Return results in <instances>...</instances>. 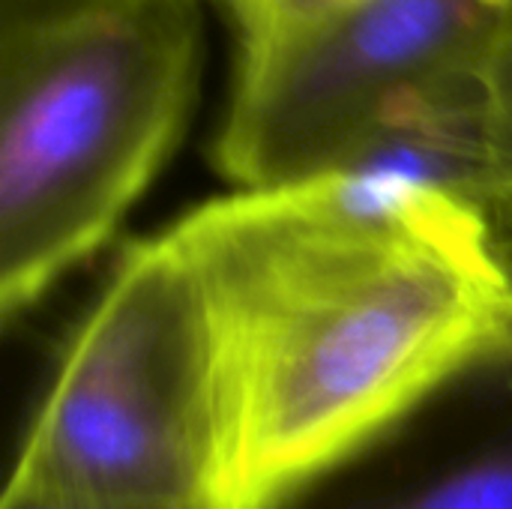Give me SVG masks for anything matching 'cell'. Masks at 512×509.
I'll use <instances>...</instances> for the list:
<instances>
[{
    "instance_id": "obj_1",
    "label": "cell",
    "mask_w": 512,
    "mask_h": 509,
    "mask_svg": "<svg viewBox=\"0 0 512 509\" xmlns=\"http://www.w3.org/2000/svg\"><path fill=\"white\" fill-rule=\"evenodd\" d=\"M213 333L219 509H261L512 330L489 219L327 174L183 216Z\"/></svg>"
},
{
    "instance_id": "obj_2",
    "label": "cell",
    "mask_w": 512,
    "mask_h": 509,
    "mask_svg": "<svg viewBox=\"0 0 512 509\" xmlns=\"http://www.w3.org/2000/svg\"><path fill=\"white\" fill-rule=\"evenodd\" d=\"M201 0H0V312L93 255L177 147Z\"/></svg>"
},
{
    "instance_id": "obj_3",
    "label": "cell",
    "mask_w": 512,
    "mask_h": 509,
    "mask_svg": "<svg viewBox=\"0 0 512 509\" xmlns=\"http://www.w3.org/2000/svg\"><path fill=\"white\" fill-rule=\"evenodd\" d=\"M6 486L219 509V390L198 273L168 234L132 243L75 330Z\"/></svg>"
},
{
    "instance_id": "obj_4",
    "label": "cell",
    "mask_w": 512,
    "mask_h": 509,
    "mask_svg": "<svg viewBox=\"0 0 512 509\" xmlns=\"http://www.w3.org/2000/svg\"><path fill=\"white\" fill-rule=\"evenodd\" d=\"M512 0H363L240 45L216 141L237 189L339 171L402 105L486 72Z\"/></svg>"
},
{
    "instance_id": "obj_5",
    "label": "cell",
    "mask_w": 512,
    "mask_h": 509,
    "mask_svg": "<svg viewBox=\"0 0 512 509\" xmlns=\"http://www.w3.org/2000/svg\"><path fill=\"white\" fill-rule=\"evenodd\" d=\"M261 509H512V330Z\"/></svg>"
},
{
    "instance_id": "obj_6",
    "label": "cell",
    "mask_w": 512,
    "mask_h": 509,
    "mask_svg": "<svg viewBox=\"0 0 512 509\" xmlns=\"http://www.w3.org/2000/svg\"><path fill=\"white\" fill-rule=\"evenodd\" d=\"M486 102H489L495 159L504 183V195L498 204H504L512 195V12L504 36L492 54V63L486 69Z\"/></svg>"
},
{
    "instance_id": "obj_7",
    "label": "cell",
    "mask_w": 512,
    "mask_h": 509,
    "mask_svg": "<svg viewBox=\"0 0 512 509\" xmlns=\"http://www.w3.org/2000/svg\"><path fill=\"white\" fill-rule=\"evenodd\" d=\"M0 509H216V507H168V504H123V501H90V498H60L6 486Z\"/></svg>"
},
{
    "instance_id": "obj_8",
    "label": "cell",
    "mask_w": 512,
    "mask_h": 509,
    "mask_svg": "<svg viewBox=\"0 0 512 509\" xmlns=\"http://www.w3.org/2000/svg\"><path fill=\"white\" fill-rule=\"evenodd\" d=\"M489 231H492L498 261H501L504 273L510 276L512 282V195L489 213Z\"/></svg>"
}]
</instances>
